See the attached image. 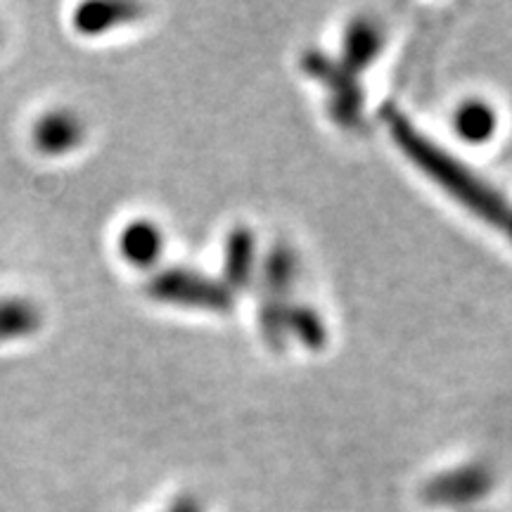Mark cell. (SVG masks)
I'll use <instances>...</instances> for the list:
<instances>
[{"instance_id":"cell-4","label":"cell","mask_w":512,"mask_h":512,"mask_svg":"<svg viewBox=\"0 0 512 512\" xmlns=\"http://www.w3.org/2000/svg\"><path fill=\"white\" fill-rule=\"evenodd\" d=\"M121 252H124L126 259L133 261V264H145V261L155 259L159 252L157 230L145 226V223L128 226L126 233L121 235Z\"/></svg>"},{"instance_id":"cell-1","label":"cell","mask_w":512,"mask_h":512,"mask_svg":"<svg viewBox=\"0 0 512 512\" xmlns=\"http://www.w3.org/2000/svg\"><path fill=\"white\" fill-rule=\"evenodd\" d=\"M396 138H401V143L411 150L415 162H420L425 169H430V174L437 178L439 183H444L446 188H451V192H456L460 200L472 204L475 211L489 216V219H498V216H501V200H498L496 195H491V192H486V188L477 183V178L467 176L458 164L456 171H451V162L441 157L439 150H432V147L422 143L418 136H411L408 131H403L399 124H396Z\"/></svg>"},{"instance_id":"cell-3","label":"cell","mask_w":512,"mask_h":512,"mask_svg":"<svg viewBox=\"0 0 512 512\" xmlns=\"http://www.w3.org/2000/svg\"><path fill=\"white\" fill-rule=\"evenodd\" d=\"M38 325V311L31 302L3 299L0 302V339L24 337Z\"/></svg>"},{"instance_id":"cell-2","label":"cell","mask_w":512,"mask_h":512,"mask_svg":"<svg viewBox=\"0 0 512 512\" xmlns=\"http://www.w3.org/2000/svg\"><path fill=\"white\" fill-rule=\"evenodd\" d=\"M81 138L83 126L72 112H48L41 121H36V147L41 152H46V155H62V152H69L74 145L81 143Z\"/></svg>"}]
</instances>
